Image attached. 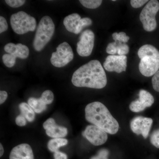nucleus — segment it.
<instances>
[{
	"mask_svg": "<svg viewBox=\"0 0 159 159\" xmlns=\"http://www.w3.org/2000/svg\"><path fill=\"white\" fill-rule=\"evenodd\" d=\"M72 83L77 87L101 89L106 86L107 78L99 61L93 60L74 72Z\"/></svg>",
	"mask_w": 159,
	"mask_h": 159,
	"instance_id": "nucleus-1",
	"label": "nucleus"
},
{
	"mask_svg": "<svg viewBox=\"0 0 159 159\" xmlns=\"http://www.w3.org/2000/svg\"><path fill=\"white\" fill-rule=\"evenodd\" d=\"M85 113V119L88 122L107 133L115 134L119 130L118 121L101 102L97 101L89 103L86 106Z\"/></svg>",
	"mask_w": 159,
	"mask_h": 159,
	"instance_id": "nucleus-2",
	"label": "nucleus"
},
{
	"mask_svg": "<svg viewBox=\"0 0 159 159\" xmlns=\"http://www.w3.org/2000/svg\"><path fill=\"white\" fill-rule=\"evenodd\" d=\"M138 56L140 59V73L146 77L153 76L159 71V51L151 45L146 44L139 48Z\"/></svg>",
	"mask_w": 159,
	"mask_h": 159,
	"instance_id": "nucleus-3",
	"label": "nucleus"
},
{
	"mask_svg": "<svg viewBox=\"0 0 159 159\" xmlns=\"http://www.w3.org/2000/svg\"><path fill=\"white\" fill-rule=\"evenodd\" d=\"M55 25L52 19L48 16L40 20L36 29L33 47L35 51H40L49 43L54 34Z\"/></svg>",
	"mask_w": 159,
	"mask_h": 159,
	"instance_id": "nucleus-4",
	"label": "nucleus"
},
{
	"mask_svg": "<svg viewBox=\"0 0 159 159\" xmlns=\"http://www.w3.org/2000/svg\"><path fill=\"white\" fill-rule=\"evenodd\" d=\"M10 24L13 31L19 34L34 31L37 25L35 19L23 11L12 14L10 17Z\"/></svg>",
	"mask_w": 159,
	"mask_h": 159,
	"instance_id": "nucleus-5",
	"label": "nucleus"
},
{
	"mask_svg": "<svg viewBox=\"0 0 159 159\" xmlns=\"http://www.w3.org/2000/svg\"><path fill=\"white\" fill-rule=\"evenodd\" d=\"M159 10V2L157 0L148 1L142 9L140 15V20L145 31H152L156 29V16Z\"/></svg>",
	"mask_w": 159,
	"mask_h": 159,
	"instance_id": "nucleus-6",
	"label": "nucleus"
},
{
	"mask_svg": "<svg viewBox=\"0 0 159 159\" xmlns=\"http://www.w3.org/2000/svg\"><path fill=\"white\" fill-rule=\"evenodd\" d=\"M56 52L51 55V64L56 67L61 68L67 65L73 60L74 55L71 46L67 42H63L58 45Z\"/></svg>",
	"mask_w": 159,
	"mask_h": 159,
	"instance_id": "nucleus-7",
	"label": "nucleus"
},
{
	"mask_svg": "<svg viewBox=\"0 0 159 159\" xmlns=\"http://www.w3.org/2000/svg\"><path fill=\"white\" fill-rule=\"evenodd\" d=\"M95 34L90 30H86L82 32L77 43V51L80 56L87 57L92 54L94 45Z\"/></svg>",
	"mask_w": 159,
	"mask_h": 159,
	"instance_id": "nucleus-8",
	"label": "nucleus"
},
{
	"mask_svg": "<svg viewBox=\"0 0 159 159\" xmlns=\"http://www.w3.org/2000/svg\"><path fill=\"white\" fill-rule=\"evenodd\" d=\"M82 135L95 146L104 144L108 139L106 132L94 125H88L83 132Z\"/></svg>",
	"mask_w": 159,
	"mask_h": 159,
	"instance_id": "nucleus-9",
	"label": "nucleus"
},
{
	"mask_svg": "<svg viewBox=\"0 0 159 159\" xmlns=\"http://www.w3.org/2000/svg\"><path fill=\"white\" fill-rule=\"evenodd\" d=\"M153 120L151 118L137 116L131 121V129L137 135H142L145 139L148 138Z\"/></svg>",
	"mask_w": 159,
	"mask_h": 159,
	"instance_id": "nucleus-10",
	"label": "nucleus"
},
{
	"mask_svg": "<svg viewBox=\"0 0 159 159\" xmlns=\"http://www.w3.org/2000/svg\"><path fill=\"white\" fill-rule=\"evenodd\" d=\"M103 67L108 72L121 73L126 71L127 57L125 55H109L103 63Z\"/></svg>",
	"mask_w": 159,
	"mask_h": 159,
	"instance_id": "nucleus-11",
	"label": "nucleus"
},
{
	"mask_svg": "<svg viewBox=\"0 0 159 159\" xmlns=\"http://www.w3.org/2000/svg\"><path fill=\"white\" fill-rule=\"evenodd\" d=\"M154 102L153 96L148 91L140 90L139 99L132 101L129 105V109L134 112H139L147 107H150Z\"/></svg>",
	"mask_w": 159,
	"mask_h": 159,
	"instance_id": "nucleus-12",
	"label": "nucleus"
},
{
	"mask_svg": "<svg viewBox=\"0 0 159 159\" xmlns=\"http://www.w3.org/2000/svg\"><path fill=\"white\" fill-rule=\"evenodd\" d=\"M43 127L47 134L53 139L64 138L68 134L67 129L57 125L53 118L47 119L43 124Z\"/></svg>",
	"mask_w": 159,
	"mask_h": 159,
	"instance_id": "nucleus-13",
	"label": "nucleus"
},
{
	"mask_svg": "<svg viewBox=\"0 0 159 159\" xmlns=\"http://www.w3.org/2000/svg\"><path fill=\"white\" fill-rule=\"evenodd\" d=\"M9 159H34L33 150L29 144H20L12 148Z\"/></svg>",
	"mask_w": 159,
	"mask_h": 159,
	"instance_id": "nucleus-14",
	"label": "nucleus"
},
{
	"mask_svg": "<svg viewBox=\"0 0 159 159\" xmlns=\"http://www.w3.org/2000/svg\"><path fill=\"white\" fill-rule=\"evenodd\" d=\"M4 50L8 54H11L16 57L21 59H26L29 57V50L28 47L21 43L17 44L9 43L4 47Z\"/></svg>",
	"mask_w": 159,
	"mask_h": 159,
	"instance_id": "nucleus-15",
	"label": "nucleus"
},
{
	"mask_svg": "<svg viewBox=\"0 0 159 159\" xmlns=\"http://www.w3.org/2000/svg\"><path fill=\"white\" fill-rule=\"evenodd\" d=\"M81 19L79 14L73 13L65 18L63 24L68 31L76 34L77 25Z\"/></svg>",
	"mask_w": 159,
	"mask_h": 159,
	"instance_id": "nucleus-16",
	"label": "nucleus"
},
{
	"mask_svg": "<svg viewBox=\"0 0 159 159\" xmlns=\"http://www.w3.org/2000/svg\"><path fill=\"white\" fill-rule=\"evenodd\" d=\"M21 114L23 115L26 120L29 122H32L35 119V112L28 103L23 102L19 105Z\"/></svg>",
	"mask_w": 159,
	"mask_h": 159,
	"instance_id": "nucleus-17",
	"label": "nucleus"
},
{
	"mask_svg": "<svg viewBox=\"0 0 159 159\" xmlns=\"http://www.w3.org/2000/svg\"><path fill=\"white\" fill-rule=\"evenodd\" d=\"M68 141L66 139L63 138L51 139L48 142V148L51 152H55L58 151L60 147L67 145Z\"/></svg>",
	"mask_w": 159,
	"mask_h": 159,
	"instance_id": "nucleus-18",
	"label": "nucleus"
},
{
	"mask_svg": "<svg viewBox=\"0 0 159 159\" xmlns=\"http://www.w3.org/2000/svg\"><path fill=\"white\" fill-rule=\"evenodd\" d=\"M28 104L34 110L36 113H41L47 109V105L44 104L41 99L30 97L28 99Z\"/></svg>",
	"mask_w": 159,
	"mask_h": 159,
	"instance_id": "nucleus-19",
	"label": "nucleus"
},
{
	"mask_svg": "<svg viewBox=\"0 0 159 159\" xmlns=\"http://www.w3.org/2000/svg\"><path fill=\"white\" fill-rule=\"evenodd\" d=\"M101 0H80V2L85 8L95 9L98 8L102 3Z\"/></svg>",
	"mask_w": 159,
	"mask_h": 159,
	"instance_id": "nucleus-20",
	"label": "nucleus"
},
{
	"mask_svg": "<svg viewBox=\"0 0 159 159\" xmlns=\"http://www.w3.org/2000/svg\"><path fill=\"white\" fill-rule=\"evenodd\" d=\"M40 99L45 105L51 104L54 101V95L52 92L49 90L45 91L42 94Z\"/></svg>",
	"mask_w": 159,
	"mask_h": 159,
	"instance_id": "nucleus-21",
	"label": "nucleus"
},
{
	"mask_svg": "<svg viewBox=\"0 0 159 159\" xmlns=\"http://www.w3.org/2000/svg\"><path fill=\"white\" fill-rule=\"evenodd\" d=\"M92 24V20L89 18L84 17L81 18L77 25V29H76V34H79L84 28L91 25Z\"/></svg>",
	"mask_w": 159,
	"mask_h": 159,
	"instance_id": "nucleus-22",
	"label": "nucleus"
},
{
	"mask_svg": "<svg viewBox=\"0 0 159 159\" xmlns=\"http://www.w3.org/2000/svg\"><path fill=\"white\" fill-rule=\"evenodd\" d=\"M2 61L6 66L11 68L15 64L16 57L11 54H6L3 55Z\"/></svg>",
	"mask_w": 159,
	"mask_h": 159,
	"instance_id": "nucleus-23",
	"label": "nucleus"
},
{
	"mask_svg": "<svg viewBox=\"0 0 159 159\" xmlns=\"http://www.w3.org/2000/svg\"><path fill=\"white\" fill-rule=\"evenodd\" d=\"M112 36L115 42H119L124 43H127L129 39V37L124 32H120L119 33L115 32L112 34Z\"/></svg>",
	"mask_w": 159,
	"mask_h": 159,
	"instance_id": "nucleus-24",
	"label": "nucleus"
},
{
	"mask_svg": "<svg viewBox=\"0 0 159 159\" xmlns=\"http://www.w3.org/2000/svg\"><path fill=\"white\" fill-rule=\"evenodd\" d=\"M117 53L119 55H125L129 52V47L124 43L116 42Z\"/></svg>",
	"mask_w": 159,
	"mask_h": 159,
	"instance_id": "nucleus-25",
	"label": "nucleus"
},
{
	"mask_svg": "<svg viewBox=\"0 0 159 159\" xmlns=\"http://www.w3.org/2000/svg\"><path fill=\"white\" fill-rule=\"evenodd\" d=\"M109 151L108 149L102 148L98 152L97 154L92 157L90 159H108Z\"/></svg>",
	"mask_w": 159,
	"mask_h": 159,
	"instance_id": "nucleus-26",
	"label": "nucleus"
},
{
	"mask_svg": "<svg viewBox=\"0 0 159 159\" xmlns=\"http://www.w3.org/2000/svg\"><path fill=\"white\" fill-rule=\"evenodd\" d=\"M150 142L152 145L159 148V129L154 131L150 137Z\"/></svg>",
	"mask_w": 159,
	"mask_h": 159,
	"instance_id": "nucleus-27",
	"label": "nucleus"
},
{
	"mask_svg": "<svg viewBox=\"0 0 159 159\" xmlns=\"http://www.w3.org/2000/svg\"><path fill=\"white\" fill-rule=\"evenodd\" d=\"M5 2L8 6L12 8H16L23 6L26 1L24 0H6Z\"/></svg>",
	"mask_w": 159,
	"mask_h": 159,
	"instance_id": "nucleus-28",
	"label": "nucleus"
},
{
	"mask_svg": "<svg viewBox=\"0 0 159 159\" xmlns=\"http://www.w3.org/2000/svg\"><path fill=\"white\" fill-rule=\"evenodd\" d=\"M106 52L107 54L114 55L117 53V42L111 43H109L106 48Z\"/></svg>",
	"mask_w": 159,
	"mask_h": 159,
	"instance_id": "nucleus-29",
	"label": "nucleus"
},
{
	"mask_svg": "<svg viewBox=\"0 0 159 159\" xmlns=\"http://www.w3.org/2000/svg\"><path fill=\"white\" fill-rule=\"evenodd\" d=\"M152 83L154 89L157 92H159V70L153 75Z\"/></svg>",
	"mask_w": 159,
	"mask_h": 159,
	"instance_id": "nucleus-30",
	"label": "nucleus"
},
{
	"mask_svg": "<svg viewBox=\"0 0 159 159\" xmlns=\"http://www.w3.org/2000/svg\"><path fill=\"white\" fill-rule=\"evenodd\" d=\"M148 2L147 0H131L130 4L134 8H139L142 7L144 4Z\"/></svg>",
	"mask_w": 159,
	"mask_h": 159,
	"instance_id": "nucleus-31",
	"label": "nucleus"
},
{
	"mask_svg": "<svg viewBox=\"0 0 159 159\" xmlns=\"http://www.w3.org/2000/svg\"><path fill=\"white\" fill-rule=\"evenodd\" d=\"M8 29V25L7 21L3 16H0V33L7 31Z\"/></svg>",
	"mask_w": 159,
	"mask_h": 159,
	"instance_id": "nucleus-32",
	"label": "nucleus"
},
{
	"mask_svg": "<svg viewBox=\"0 0 159 159\" xmlns=\"http://www.w3.org/2000/svg\"><path fill=\"white\" fill-rule=\"evenodd\" d=\"M15 121L16 125L19 126H25L27 123L26 118L21 114L16 117Z\"/></svg>",
	"mask_w": 159,
	"mask_h": 159,
	"instance_id": "nucleus-33",
	"label": "nucleus"
},
{
	"mask_svg": "<svg viewBox=\"0 0 159 159\" xmlns=\"http://www.w3.org/2000/svg\"><path fill=\"white\" fill-rule=\"evenodd\" d=\"M54 159H67V155L66 153L61 152L57 151L54 152Z\"/></svg>",
	"mask_w": 159,
	"mask_h": 159,
	"instance_id": "nucleus-34",
	"label": "nucleus"
},
{
	"mask_svg": "<svg viewBox=\"0 0 159 159\" xmlns=\"http://www.w3.org/2000/svg\"><path fill=\"white\" fill-rule=\"evenodd\" d=\"M8 97V93L5 91H0V104H2L6 101Z\"/></svg>",
	"mask_w": 159,
	"mask_h": 159,
	"instance_id": "nucleus-35",
	"label": "nucleus"
},
{
	"mask_svg": "<svg viewBox=\"0 0 159 159\" xmlns=\"http://www.w3.org/2000/svg\"><path fill=\"white\" fill-rule=\"evenodd\" d=\"M4 152V149L2 144H0V157L2 156Z\"/></svg>",
	"mask_w": 159,
	"mask_h": 159,
	"instance_id": "nucleus-36",
	"label": "nucleus"
}]
</instances>
